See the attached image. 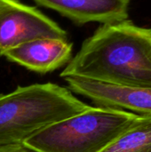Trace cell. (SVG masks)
I'll list each match as a JSON object with an SVG mask.
<instances>
[{
  "mask_svg": "<svg viewBox=\"0 0 151 152\" xmlns=\"http://www.w3.org/2000/svg\"><path fill=\"white\" fill-rule=\"evenodd\" d=\"M61 77L151 88V28L129 19L101 24L84 41Z\"/></svg>",
  "mask_w": 151,
  "mask_h": 152,
  "instance_id": "6da1fadb",
  "label": "cell"
},
{
  "mask_svg": "<svg viewBox=\"0 0 151 152\" xmlns=\"http://www.w3.org/2000/svg\"><path fill=\"white\" fill-rule=\"evenodd\" d=\"M88 107L70 90L53 83L19 86L0 94V146L22 144Z\"/></svg>",
  "mask_w": 151,
  "mask_h": 152,
  "instance_id": "7a4b0ae2",
  "label": "cell"
},
{
  "mask_svg": "<svg viewBox=\"0 0 151 152\" xmlns=\"http://www.w3.org/2000/svg\"><path fill=\"white\" fill-rule=\"evenodd\" d=\"M140 117L120 110L89 106L34 134L22 144L35 152H101Z\"/></svg>",
  "mask_w": 151,
  "mask_h": 152,
  "instance_id": "3957f363",
  "label": "cell"
},
{
  "mask_svg": "<svg viewBox=\"0 0 151 152\" xmlns=\"http://www.w3.org/2000/svg\"><path fill=\"white\" fill-rule=\"evenodd\" d=\"M39 38L68 39L67 32L37 8L19 0H0V55Z\"/></svg>",
  "mask_w": 151,
  "mask_h": 152,
  "instance_id": "277c9868",
  "label": "cell"
},
{
  "mask_svg": "<svg viewBox=\"0 0 151 152\" xmlns=\"http://www.w3.org/2000/svg\"><path fill=\"white\" fill-rule=\"evenodd\" d=\"M69 90L83 95L97 106L120 110L142 117L151 116V88L116 85L69 77Z\"/></svg>",
  "mask_w": 151,
  "mask_h": 152,
  "instance_id": "5b68a950",
  "label": "cell"
},
{
  "mask_svg": "<svg viewBox=\"0 0 151 152\" xmlns=\"http://www.w3.org/2000/svg\"><path fill=\"white\" fill-rule=\"evenodd\" d=\"M72 48L68 39L39 38L13 47L3 56L31 71L45 74L68 64Z\"/></svg>",
  "mask_w": 151,
  "mask_h": 152,
  "instance_id": "8992f818",
  "label": "cell"
},
{
  "mask_svg": "<svg viewBox=\"0 0 151 152\" xmlns=\"http://www.w3.org/2000/svg\"><path fill=\"white\" fill-rule=\"evenodd\" d=\"M37 4L52 9L77 25L92 22L101 24L128 19L132 0H33Z\"/></svg>",
  "mask_w": 151,
  "mask_h": 152,
  "instance_id": "52a82bcc",
  "label": "cell"
},
{
  "mask_svg": "<svg viewBox=\"0 0 151 152\" xmlns=\"http://www.w3.org/2000/svg\"><path fill=\"white\" fill-rule=\"evenodd\" d=\"M101 152H151V116L140 118Z\"/></svg>",
  "mask_w": 151,
  "mask_h": 152,
  "instance_id": "ba28073f",
  "label": "cell"
},
{
  "mask_svg": "<svg viewBox=\"0 0 151 152\" xmlns=\"http://www.w3.org/2000/svg\"><path fill=\"white\" fill-rule=\"evenodd\" d=\"M0 152H35L23 144H11L0 146Z\"/></svg>",
  "mask_w": 151,
  "mask_h": 152,
  "instance_id": "9c48e42d",
  "label": "cell"
}]
</instances>
